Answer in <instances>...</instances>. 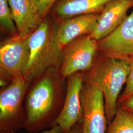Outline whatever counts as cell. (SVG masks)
<instances>
[{"mask_svg": "<svg viewBox=\"0 0 133 133\" xmlns=\"http://www.w3.org/2000/svg\"><path fill=\"white\" fill-rule=\"evenodd\" d=\"M59 71H45L34 80L24 101V128L30 133L42 132L52 127L64 104L62 82Z\"/></svg>", "mask_w": 133, "mask_h": 133, "instance_id": "cell-1", "label": "cell"}, {"mask_svg": "<svg viewBox=\"0 0 133 133\" xmlns=\"http://www.w3.org/2000/svg\"><path fill=\"white\" fill-rule=\"evenodd\" d=\"M56 26L44 20L29 36L30 55L23 77L30 83L48 70L61 66L63 52L55 41Z\"/></svg>", "mask_w": 133, "mask_h": 133, "instance_id": "cell-2", "label": "cell"}, {"mask_svg": "<svg viewBox=\"0 0 133 133\" xmlns=\"http://www.w3.org/2000/svg\"><path fill=\"white\" fill-rule=\"evenodd\" d=\"M130 70L128 63L97 52L93 66L86 72L98 83L103 91L108 125L117 111L120 92L126 84Z\"/></svg>", "mask_w": 133, "mask_h": 133, "instance_id": "cell-3", "label": "cell"}, {"mask_svg": "<svg viewBox=\"0 0 133 133\" xmlns=\"http://www.w3.org/2000/svg\"><path fill=\"white\" fill-rule=\"evenodd\" d=\"M30 82L15 78L0 93V133H15L24 128V101Z\"/></svg>", "mask_w": 133, "mask_h": 133, "instance_id": "cell-4", "label": "cell"}, {"mask_svg": "<svg viewBox=\"0 0 133 133\" xmlns=\"http://www.w3.org/2000/svg\"><path fill=\"white\" fill-rule=\"evenodd\" d=\"M81 99L83 111L82 133H107L108 122L104 94L98 83L87 72Z\"/></svg>", "mask_w": 133, "mask_h": 133, "instance_id": "cell-5", "label": "cell"}, {"mask_svg": "<svg viewBox=\"0 0 133 133\" xmlns=\"http://www.w3.org/2000/svg\"><path fill=\"white\" fill-rule=\"evenodd\" d=\"M59 73L64 79L77 72L88 71L93 66L97 51V41L87 35L78 38L62 50Z\"/></svg>", "mask_w": 133, "mask_h": 133, "instance_id": "cell-6", "label": "cell"}, {"mask_svg": "<svg viewBox=\"0 0 133 133\" xmlns=\"http://www.w3.org/2000/svg\"><path fill=\"white\" fill-rule=\"evenodd\" d=\"M29 37H11L0 48L1 86H5L6 79L11 81L23 76L30 55Z\"/></svg>", "mask_w": 133, "mask_h": 133, "instance_id": "cell-7", "label": "cell"}, {"mask_svg": "<svg viewBox=\"0 0 133 133\" xmlns=\"http://www.w3.org/2000/svg\"><path fill=\"white\" fill-rule=\"evenodd\" d=\"M97 51L106 57L133 63V10L112 32L97 41Z\"/></svg>", "mask_w": 133, "mask_h": 133, "instance_id": "cell-8", "label": "cell"}, {"mask_svg": "<svg viewBox=\"0 0 133 133\" xmlns=\"http://www.w3.org/2000/svg\"><path fill=\"white\" fill-rule=\"evenodd\" d=\"M84 76V72H80L66 78V91L64 104L53 124V126H59L64 133H69L76 124L83 122V111L81 92Z\"/></svg>", "mask_w": 133, "mask_h": 133, "instance_id": "cell-9", "label": "cell"}, {"mask_svg": "<svg viewBox=\"0 0 133 133\" xmlns=\"http://www.w3.org/2000/svg\"><path fill=\"white\" fill-rule=\"evenodd\" d=\"M100 13L83 14L62 20L56 26L55 41L62 50L68 44L81 36L91 35L94 30Z\"/></svg>", "mask_w": 133, "mask_h": 133, "instance_id": "cell-10", "label": "cell"}, {"mask_svg": "<svg viewBox=\"0 0 133 133\" xmlns=\"http://www.w3.org/2000/svg\"><path fill=\"white\" fill-rule=\"evenodd\" d=\"M133 8V0H112L100 13L98 22L91 37L98 41L112 32L128 16Z\"/></svg>", "mask_w": 133, "mask_h": 133, "instance_id": "cell-11", "label": "cell"}, {"mask_svg": "<svg viewBox=\"0 0 133 133\" xmlns=\"http://www.w3.org/2000/svg\"><path fill=\"white\" fill-rule=\"evenodd\" d=\"M9 3L18 37H28L44 20L35 0H9Z\"/></svg>", "mask_w": 133, "mask_h": 133, "instance_id": "cell-12", "label": "cell"}, {"mask_svg": "<svg viewBox=\"0 0 133 133\" xmlns=\"http://www.w3.org/2000/svg\"><path fill=\"white\" fill-rule=\"evenodd\" d=\"M112 0H58L52 8L53 13L60 20L83 14L101 13Z\"/></svg>", "mask_w": 133, "mask_h": 133, "instance_id": "cell-13", "label": "cell"}, {"mask_svg": "<svg viewBox=\"0 0 133 133\" xmlns=\"http://www.w3.org/2000/svg\"><path fill=\"white\" fill-rule=\"evenodd\" d=\"M109 125L107 133H133V115L120 105Z\"/></svg>", "mask_w": 133, "mask_h": 133, "instance_id": "cell-14", "label": "cell"}, {"mask_svg": "<svg viewBox=\"0 0 133 133\" xmlns=\"http://www.w3.org/2000/svg\"><path fill=\"white\" fill-rule=\"evenodd\" d=\"M0 23L1 26L11 37H18L17 29L12 18L9 0H0Z\"/></svg>", "mask_w": 133, "mask_h": 133, "instance_id": "cell-15", "label": "cell"}, {"mask_svg": "<svg viewBox=\"0 0 133 133\" xmlns=\"http://www.w3.org/2000/svg\"><path fill=\"white\" fill-rule=\"evenodd\" d=\"M130 70L127 80L125 84V88L119 96L118 104H121L133 95V63L130 64Z\"/></svg>", "mask_w": 133, "mask_h": 133, "instance_id": "cell-16", "label": "cell"}, {"mask_svg": "<svg viewBox=\"0 0 133 133\" xmlns=\"http://www.w3.org/2000/svg\"><path fill=\"white\" fill-rule=\"evenodd\" d=\"M58 0H35L42 17H44L51 10Z\"/></svg>", "mask_w": 133, "mask_h": 133, "instance_id": "cell-17", "label": "cell"}, {"mask_svg": "<svg viewBox=\"0 0 133 133\" xmlns=\"http://www.w3.org/2000/svg\"><path fill=\"white\" fill-rule=\"evenodd\" d=\"M121 107L133 115V95L121 103Z\"/></svg>", "mask_w": 133, "mask_h": 133, "instance_id": "cell-18", "label": "cell"}, {"mask_svg": "<svg viewBox=\"0 0 133 133\" xmlns=\"http://www.w3.org/2000/svg\"><path fill=\"white\" fill-rule=\"evenodd\" d=\"M41 133H64L62 129L58 125H54L49 129H46Z\"/></svg>", "mask_w": 133, "mask_h": 133, "instance_id": "cell-19", "label": "cell"}, {"mask_svg": "<svg viewBox=\"0 0 133 133\" xmlns=\"http://www.w3.org/2000/svg\"><path fill=\"white\" fill-rule=\"evenodd\" d=\"M82 122L76 124L68 133H82Z\"/></svg>", "mask_w": 133, "mask_h": 133, "instance_id": "cell-20", "label": "cell"}]
</instances>
